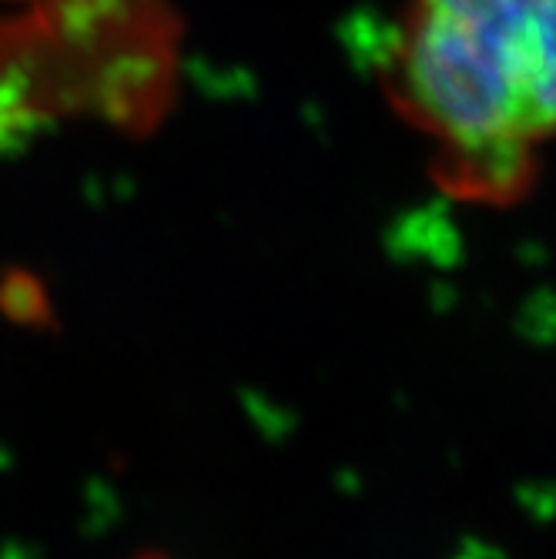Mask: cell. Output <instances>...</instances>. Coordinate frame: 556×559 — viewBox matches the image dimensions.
I'll use <instances>...</instances> for the list:
<instances>
[{
    "instance_id": "cell-1",
    "label": "cell",
    "mask_w": 556,
    "mask_h": 559,
    "mask_svg": "<svg viewBox=\"0 0 556 559\" xmlns=\"http://www.w3.org/2000/svg\"><path fill=\"white\" fill-rule=\"evenodd\" d=\"M389 97L429 141L442 188L520 198L556 147V0H406Z\"/></svg>"
}]
</instances>
